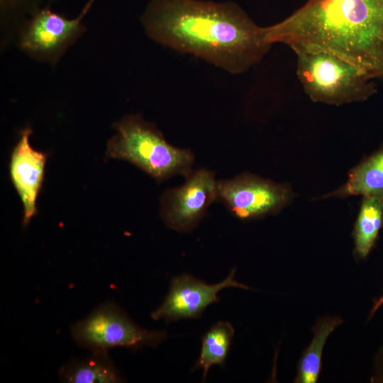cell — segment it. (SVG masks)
<instances>
[{"instance_id":"obj_14","label":"cell","mask_w":383,"mask_h":383,"mask_svg":"<svg viewBox=\"0 0 383 383\" xmlns=\"http://www.w3.org/2000/svg\"><path fill=\"white\" fill-rule=\"evenodd\" d=\"M344 322L339 316L319 318L312 327V340L304 350L297 364L295 383H316L321 370L324 345L331 333Z\"/></svg>"},{"instance_id":"obj_7","label":"cell","mask_w":383,"mask_h":383,"mask_svg":"<svg viewBox=\"0 0 383 383\" xmlns=\"http://www.w3.org/2000/svg\"><path fill=\"white\" fill-rule=\"evenodd\" d=\"M217 199L214 172L200 168L185 177V182L165 190L160 198V216L170 228L180 233L194 230Z\"/></svg>"},{"instance_id":"obj_17","label":"cell","mask_w":383,"mask_h":383,"mask_svg":"<svg viewBox=\"0 0 383 383\" xmlns=\"http://www.w3.org/2000/svg\"><path fill=\"white\" fill-rule=\"evenodd\" d=\"M382 304H383V294L378 299L374 301V304L370 312L368 319L372 318V317L374 315L376 311L379 309V307L382 305Z\"/></svg>"},{"instance_id":"obj_4","label":"cell","mask_w":383,"mask_h":383,"mask_svg":"<svg viewBox=\"0 0 383 383\" xmlns=\"http://www.w3.org/2000/svg\"><path fill=\"white\" fill-rule=\"evenodd\" d=\"M296 76L313 102L341 106L364 101L377 93L369 74L342 58L323 51H299Z\"/></svg>"},{"instance_id":"obj_15","label":"cell","mask_w":383,"mask_h":383,"mask_svg":"<svg viewBox=\"0 0 383 383\" xmlns=\"http://www.w3.org/2000/svg\"><path fill=\"white\" fill-rule=\"evenodd\" d=\"M234 332L231 323L218 321L203 335L200 355L192 370L202 369L204 382L213 365L224 367Z\"/></svg>"},{"instance_id":"obj_1","label":"cell","mask_w":383,"mask_h":383,"mask_svg":"<svg viewBox=\"0 0 383 383\" xmlns=\"http://www.w3.org/2000/svg\"><path fill=\"white\" fill-rule=\"evenodd\" d=\"M143 23L157 43L232 74L247 71L272 45L264 27L233 2L152 0Z\"/></svg>"},{"instance_id":"obj_11","label":"cell","mask_w":383,"mask_h":383,"mask_svg":"<svg viewBox=\"0 0 383 383\" xmlns=\"http://www.w3.org/2000/svg\"><path fill=\"white\" fill-rule=\"evenodd\" d=\"M353 196L383 199V143L350 170L343 185L316 199Z\"/></svg>"},{"instance_id":"obj_8","label":"cell","mask_w":383,"mask_h":383,"mask_svg":"<svg viewBox=\"0 0 383 383\" xmlns=\"http://www.w3.org/2000/svg\"><path fill=\"white\" fill-rule=\"evenodd\" d=\"M235 272L233 268L226 279L214 284L187 274L173 277L163 302L151 313V318L166 322L200 318L209 305L219 301L218 293L223 289L250 288L235 280Z\"/></svg>"},{"instance_id":"obj_12","label":"cell","mask_w":383,"mask_h":383,"mask_svg":"<svg viewBox=\"0 0 383 383\" xmlns=\"http://www.w3.org/2000/svg\"><path fill=\"white\" fill-rule=\"evenodd\" d=\"M59 377L61 382L66 383L123 382L108 351L91 352V355L84 359H73L60 369Z\"/></svg>"},{"instance_id":"obj_2","label":"cell","mask_w":383,"mask_h":383,"mask_svg":"<svg viewBox=\"0 0 383 383\" xmlns=\"http://www.w3.org/2000/svg\"><path fill=\"white\" fill-rule=\"evenodd\" d=\"M264 29L271 45L328 52L383 79V0H307Z\"/></svg>"},{"instance_id":"obj_3","label":"cell","mask_w":383,"mask_h":383,"mask_svg":"<svg viewBox=\"0 0 383 383\" xmlns=\"http://www.w3.org/2000/svg\"><path fill=\"white\" fill-rule=\"evenodd\" d=\"M116 134L108 141L105 159L128 161L157 182L192 171L194 155L170 144L156 126L139 114L128 115L113 124Z\"/></svg>"},{"instance_id":"obj_10","label":"cell","mask_w":383,"mask_h":383,"mask_svg":"<svg viewBox=\"0 0 383 383\" xmlns=\"http://www.w3.org/2000/svg\"><path fill=\"white\" fill-rule=\"evenodd\" d=\"M32 131L26 128L14 146L9 161V175L23 207V226H27L37 213L36 200L41 189L47 154L29 143Z\"/></svg>"},{"instance_id":"obj_13","label":"cell","mask_w":383,"mask_h":383,"mask_svg":"<svg viewBox=\"0 0 383 383\" xmlns=\"http://www.w3.org/2000/svg\"><path fill=\"white\" fill-rule=\"evenodd\" d=\"M383 228V199L362 197L359 212L353 231V255L357 261L367 257L374 248Z\"/></svg>"},{"instance_id":"obj_6","label":"cell","mask_w":383,"mask_h":383,"mask_svg":"<svg viewBox=\"0 0 383 383\" xmlns=\"http://www.w3.org/2000/svg\"><path fill=\"white\" fill-rule=\"evenodd\" d=\"M294 198L289 184L245 172L217 181V199L234 216L252 221L278 213Z\"/></svg>"},{"instance_id":"obj_5","label":"cell","mask_w":383,"mask_h":383,"mask_svg":"<svg viewBox=\"0 0 383 383\" xmlns=\"http://www.w3.org/2000/svg\"><path fill=\"white\" fill-rule=\"evenodd\" d=\"M77 344L91 352L113 348L136 350L157 347L169 335L165 331L147 330L133 322L116 304L106 301L71 327Z\"/></svg>"},{"instance_id":"obj_16","label":"cell","mask_w":383,"mask_h":383,"mask_svg":"<svg viewBox=\"0 0 383 383\" xmlns=\"http://www.w3.org/2000/svg\"><path fill=\"white\" fill-rule=\"evenodd\" d=\"M370 382L383 383V346L374 356V373Z\"/></svg>"},{"instance_id":"obj_9","label":"cell","mask_w":383,"mask_h":383,"mask_svg":"<svg viewBox=\"0 0 383 383\" xmlns=\"http://www.w3.org/2000/svg\"><path fill=\"white\" fill-rule=\"evenodd\" d=\"M93 1L90 0L74 19L48 9L38 11L22 33L21 48L38 59L54 62L82 33L81 22Z\"/></svg>"}]
</instances>
